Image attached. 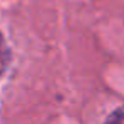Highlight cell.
<instances>
[{
  "instance_id": "obj_1",
  "label": "cell",
  "mask_w": 124,
  "mask_h": 124,
  "mask_svg": "<svg viewBox=\"0 0 124 124\" xmlns=\"http://www.w3.org/2000/svg\"><path fill=\"white\" fill-rule=\"evenodd\" d=\"M9 58H10L9 48H7L5 41L2 39V36H0V73L5 70V66H7V63H9Z\"/></svg>"
},
{
  "instance_id": "obj_2",
  "label": "cell",
  "mask_w": 124,
  "mask_h": 124,
  "mask_svg": "<svg viewBox=\"0 0 124 124\" xmlns=\"http://www.w3.org/2000/svg\"><path fill=\"white\" fill-rule=\"evenodd\" d=\"M105 124H124V107H121L114 114H110L109 119L105 121Z\"/></svg>"
}]
</instances>
